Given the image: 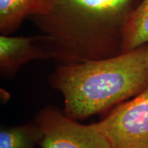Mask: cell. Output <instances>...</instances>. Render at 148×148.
<instances>
[{"label":"cell","instance_id":"obj_7","mask_svg":"<svg viewBox=\"0 0 148 148\" xmlns=\"http://www.w3.org/2000/svg\"><path fill=\"white\" fill-rule=\"evenodd\" d=\"M41 0H0V32L8 35L34 13Z\"/></svg>","mask_w":148,"mask_h":148},{"label":"cell","instance_id":"obj_2","mask_svg":"<svg viewBox=\"0 0 148 148\" xmlns=\"http://www.w3.org/2000/svg\"><path fill=\"white\" fill-rule=\"evenodd\" d=\"M64 114L82 120L134 97L148 86V46L110 58L60 64L50 76Z\"/></svg>","mask_w":148,"mask_h":148},{"label":"cell","instance_id":"obj_4","mask_svg":"<svg viewBox=\"0 0 148 148\" xmlns=\"http://www.w3.org/2000/svg\"><path fill=\"white\" fill-rule=\"evenodd\" d=\"M112 148L148 145V86L96 123Z\"/></svg>","mask_w":148,"mask_h":148},{"label":"cell","instance_id":"obj_3","mask_svg":"<svg viewBox=\"0 0 148 148\" xmlns=\"http://www.w3.org/2000/svg\"><path fill=\"white\" fill-rule=\"evenodd\" d=\"M42 132L41 148H112L96 123L85 125L49 106L36 116Z\"/></svg>","mask_w":148,"mask_h":148},{"label":"cell","instance_id":"obj_5","mask_svg":"<svg viewBox=\"0 0 148 148\" xmlns=\"http://www.w3.org/2000/svg\"><path fill=\"white\" fill-rule=\"evenodd\" d=\"M45 59H51V57L43 35L0 36V71L2 77L14 76L28 62Z\"/></svg>","mask_w":148,"mask_h":148},{"label":"cell","instance_id":"obj_8","mask_svg":"<svg viewBox=\"0 0 148 148\" xmlns=\"http://www.w3.org/2000/svg\"><path fill=\"white\" fill-rule=\"evenodd\" d=\"M42 138V130L36 121L3 127L0 131V148H35Z\"/></svg>","mask_w":148,"mask_h":148},{"label":"cell","instance_id":"obj_9","mask_svg":"<svg viewBox=\"0 0 148 148\" xmlns=\"http://www.w3.org/2000/svg\"><path fill=\"white\" fill-rule=\"evenodd\" d=\"M136 148H148V145L143 146V147H136Z\"/></svg>","mask_w":148,"mask_h":148},{"label":"cell","instance_id":"obj_6","mask_svg":"<svg viewBox=\"0 0 148 148\" xmlns=\"http://www.w3.org/2000/svg\"><path fill=\"white\" fill-rule=\"evenodd\" d=\"M148 43V0H142L130 14L123 32L122 53Z\"/></svg>","mask_w":148,"mask_h":148},{"label":"cell","instance_id":"obj_1","mask_svg":"<svg viewBox=\"0 0 148 148\" xmlns=\"http://www.w3.org/2000/svg\"><path fill=\"white\" fill-rule=\"evenodd\" d=\"M134 0H41L29 16L51 59L61 64L122 53L123 32Z\"/></svg>","mask_w":148,"mask_h":148}]
</instances>
